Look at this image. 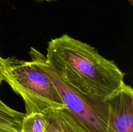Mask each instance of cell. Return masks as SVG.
Returning a JSON list of instances; mask_svg holds the SVG:
<instances>
[{"mask_svg":"<svg viewBox=\"0 0 133 132\" xmlns=\"http://www.w3.org/2000/svg\"><path fill=\"white\" fill-rule=\"evenodd\" d=\"M1 56H0V61H1Z\"/></svg>","mask_w":133,"mask_h":132,"instance_id":"cell-12","label":"cell"},{"mask_svg":"<svg viewBox=\"0 0 133 132\" xmlns=\"http://www.w3.org/2000/svg\"><path fill=\"white\" fill-rule=\"evenodd\" d=\"M0 74L3 80L23 100L26 115L66 108L53 82L32 61L14 56L1 58Z\"/></svg>","mask_w":133,"mask_h":132,"instance_id":"cell-2","label":"cell"},{"mask_svg":"<svg viewBox=\"0 0 133 132\" xmlns=\"http://www.w3.org/2000/svg\"><path fill=\"white\" fill-rule=\"evenodd\" d=\"M31 61L53 82L65 107L89 132H107L109 120L107 100L94 98L79 93L64 81L47 62L45 55L31 47Z\"/></svg>","mask_w":133,"mask_h":132,"instance_id":"cell-3","label":"cell"},{"mask_svg":"<svg viewBox=\"0 0 133 132\" xmlns=\"http://www.w3.org/2000/svg\"><path fill=\"white\" fill-rule=\"evenodd\" d=\"M0 132H9V131H3V130H0Z\"/></svg>","mask_w":133,"mask_h":132,"instance_id":"cell-11","label":"cell"},{"mask_svg":"<svg viewBox=\"0 0 133 132\" xmlns=\"http://www.w3.org/2000/svg\"><path fill=\"white\" fill-rule=\"evenodd\" d=\"M39 2H42V1H45V2H53V1H55L57 0H36Z\"/></svg>","mask_w":133,"mask_h":132,"instance_id":"cell-8","label":"cell"},{"mask_svg":"<svg viewBox=\"0 0 133 132\" xmlns=\"http://www.w3.org/2000/svg\"><path fill=\"white\" fill-rule=\"evenodd\" d=\"M109 120L107 132H133V90L125 84L107 100Z\"/></svg>","mask_w":133,"mask_h":132,"instance_id":"cell-4","label":"cell"},{"mask_svg":"<svg viewBox=\"0 0 133 132\" xmlns=\"http://www.w3.org/2000/svg\"><path fill=\"white\" fill-rule=\"evenodd\" d=\"M3 81V78H2V76H1V74H0V85H1V82H2Z\"/></svg>","mask_w":133,"mask_h":132,"instance_id":"cell-9","label":"cell"},{"mask_svg":"<svg viewBox=\"0 0 133 132\" xmlns=\"http://www.w3.org/2000/svg\"><path fill=\"white\" fill-rule=\"evenodd\" d=\"M25 113L12 109L0 99V130L9 132H21Z\"/></svg>","mask_w":133,"mask_h":132,"instance_id":"cell-6","label":"cell"},{"mask_svg":"<svg viewBox=\"0 0 133 132\" xmlns=\"http://www.w3.org/2000/svg\"><path fill=\"white\" fill-rule=\"evenodd\" d=\"M45 56L64 81L88 97L107 100L125 84V73L114 61L66 34L48 43Z\"/></svg>","mask_w":133,"mask_h":132,"instance_id":"cell-1","label":"cell"},{"mask_svg":"<svg viewBox=\"0 0 133 132\" xmlns=\"http://www.w3.org/2000/svg\"><path fill=\"white\" fill-rule=\"evenodd\" d=\"M45 128L44 115L40 113L26 115L22 124L21 132H44Z\"/></svg>","mask_w":133,"mask_h":132,"instance_id":"cell-7","label":"cell"},{"mask_svg":"<svg viewBox=\"0 0 133 132\" xmlns=\"http://www.w3.org/2000/svg\"><path fill=\"white\" fill-rule=\"evenodd\" d=\"M44 115V132H89L66 108L51 110Z\"/></svg>","mask_w":133,"mask_h":132,"instance_id":"cell-5","label":"cell"},{"mask_svg":"<svg viewBox=\"0 0 133 132\" xmlns=\"http://www.w3.org/2000/svg\"><path fill=\"white\" fill-rule=\"evenodd\" d=\"M128 1L129 2L130 5H131V6H132V5H133V0H128Z\"/></svg>","mask_w":133,"mask_h":132,"instance_id":"cell-10","label":"cell"}]
</instances>
